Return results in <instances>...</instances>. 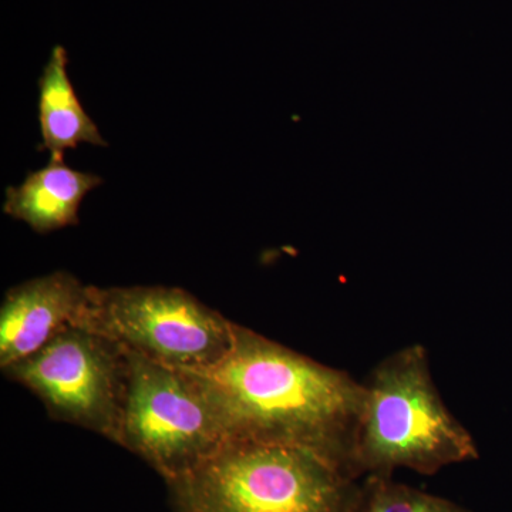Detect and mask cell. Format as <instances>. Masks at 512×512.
Masks as SVG:
<instances>
[{"label": "cell", "mask_w": 512, "mask_h": 512, "mask_svg": "<svg viewBox=\"0 0 512 512\" xmlns=\"http://www.w3.org/2000/svg\"><path fill=\"white\" fill-rule=\"evenodd\" d=\"M90 285L66 271L13 286L0 305V369L15 365L82 323Z\"/></svg>", "instance_id": "52a82bcc"}, {"label": "cell", "mask_w": 512, "mask_h": 512, "mask_svg": "<svg viewBox=\"0 0 512 512\" xmlns=\"http://www.w3.org/2000/svg\"><path fill=\"white\" fill-rule=\"evenodd\" d=\"M2 372L35 394L52 419L117 444L128 379L123 346L82 326H70Z\"/></svg>", "instance_id": "8992f818"}, {"label": "cell", "mask_w": 512, "mask_h": 512, "mask_svg": "<svg viewBox=\"0 0 512 512\" xmlns=\"http://www.w3.org/2000/svg\"><path fill=\"white\" fill-rule=\"evenodd\" d=\"M363 387L352 451L357 477L393 476L399 468L430 476L480 457L473 434L444 403L423 345L384 357Z\"/></svg>", "instance_id": "7a4b0ae2"}, {"label": "cell", "mask_w": 512, "mask_h": 512, "mask_svg": "<svg viewBox=\"0 0 512 512\" xmlns=\"http://www.w3.org/2000/svg\"><path fill=\"white\" fill-rule=\"evenodd\" d=\"M174 512H357L362 483L318 451L231 440L168 481Z\"/></svg>", "instance_id": "3957f363"}, {"label": "cell", "mask_w": 512, "mask_h": 512, "mask_svg": "<svg viewBox=\"0 0 512 512\" xmlns=\"http://www.w3.org/2000/svg\"><path fill=\"white\" fill-rule=\"evenodd\" d=\"M128 379L117 444L165 483L185 476L232 440L218 404L190 370L127 350Z\"/></svg>", "instance_id": "277c9868"}, {"label": "cell", "mask_w": 512, "mask_h": 512, "mask_svg": "<svg viewBox=\"0 0 512 512\" xmlns=\"http://www.w3.org/2000/svg\"><path fill=\"white\" fill-rule=\"evenodd\" d=\"M192 373L220 407L232 440L311 448L359 478L352 451L365 387L349 373L239 323L227 356Z\"/></svg>", "instance_id": "6da1fadb"}, {"label": "cell", "mask_w": 512, "mask_h": 512, "mask_svg": "<svg viewBox=\"0 0 512 512\" xmlns=\"http://www.w3.org/2000/svg\"><path fill=\"white\" fill-rule=\"evenodd\" d=\"M103 184V178L52 160L26 175L18 187L6 190L3 212L28 224L37 234H49L79 224V208L86 195Z\"/></svg>", "instance_id": "ba28073f"}, {"label": "cell", "mask_w": 512, "mask_h": 512, "mask_svg": "<svg viewBox=\"0 0 512 512\" xmlns=\"http://www.w3.org/2000/svg\"><path fill=\"white\" fill-rule=\"evenodd\" d=\"M357 512H471L454 501L397 483L392 476H367L362 481Z\"/></svg>", "instance_id": "30bf717a"}, {"label": "cell", "mask_w": 512, "mask_h": 512, "mask_svg": "<svg viewBox=\"0 0 512 512\" xmlns=\"http://www.w3.org/2000/svg\"><path fill=\"white\" fill-rule=\"evenodd\" d=\"M79 326L161 365L191 372L220 363L235 335V322L190 292L167 286L90 285Z\"/></svg>", "instance_id": "5b68a950"}, {"label": "cell", "mask_w": 512, "mask_h": 512, "mask_svg": "<svg viewBox=\"0 0 512 512\" xmlns=\"http://www.w3.org/2000/svg\"><path fill=\"white\" fill-rule=\"evenodd\" d=\"M37 111L42 136L39 150L50 151L52 160H64V151L83 143L94 147L109 146L74 92L63 46L53 47L49 62L40 74Z\"/></svg>", "instance_id": "9c48e42d"}]
</instances>
